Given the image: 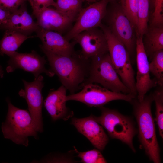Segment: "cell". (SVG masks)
Instances as JSON below:
<instances>
[{
	"label": "cell",
	"instance_id": "6da1fadb",
	"mask_svg": "<svg viewBox=\"0 0 163 163\" xmlns=\"http://www.w3.org/2000/svg\"><path fill=\"white\" fill-rule=\"evenodd\" d=\"M40 48L47 58L51 70L70 94L82 89V84L88 76L90 59H85L75 53L70 56H63Z\"/></svg>",
	"mask_w": 163,
	"mask_h": 163
},
{
	"label": "cell",
	"instance_id": "7a4b0ae2",
	"mask_svg": "<svg viewBox=\"0 0 163 163\" xmlns=\"http://www.w3.org/2000/svg\"><path fill=\"white\" fill-rule=\"evenodd\" d=\"M135 98L130 102L138 124L139 140L150 160L155 163H160V149L151 110L153 101L152 93L145 95L141 101Z\"/></svg>",
	"mask_w": 163,
	"mask_h": 163
},
{
	"label": "cell",
	"instance_id": "3957f363",
	"mask_svg": "<svg viewBox=\"0 0 163 163\" xmlns=\"http://www.w3.org/2000/svg\"><path fill=\"white\" fill-rule=\"evenodd\" d=\"M6 101L8 111L5 120L1 126L4 137L16 144L27 147L29 145V136H33L37 139H38L31 115L27 110L13 105L9 98L6 99Z\"/></svg>",
	"mask_w": 163,
	"mask_h": 163
},
{
	"label": "cell",
	"instance_id": "277c9868",
	"mask_svg": "<svg viewBox=\"0 0 163 163\" xmlns=\"http://www.w3.org/2000/svg\"><path fill=\"white\" fill-rule=\"evenodd\" d=\"M90 83L100 84L114 92L131 94L130 90L120 78L108 52L90 59L88 76L82 84V88L83 85Z\"/></svg>",
	"mask_w": 163,
	"mask_h": 163
},
{
	"label": "cell",
	"instance_id": "5b68a950",
	"mask_svg": "<svg viewBox=\"0 0 163 163\" xmlns=\"http://www.w3.org/2000/svg\"><path fill=\"white\" fill-rule=\"evenodd\" d=\"M100 27L106 38L108 52L113 67L122 81L130 91L131 94L136 96L135 72L129 53L109 28L102 24Z\"/></svg>",
	"mask_w": 163,
	"mask_h": 163
},
{
	"label": "cell",
	"instance_id": "8992f818",
	"mask_svg": "<svg viewBox=\"0 0 163 163\" xmlns=\"http://www.w3.org/2000/svg\"><path fill=\"white\" fill-rule=\"evenodd\" d=\"M101 115L94 118L107 131L110 137L121 141L127 145L136 152L133 144V139L137 131L132 119L113 109L101 106L99 107Z\"/></svg>",
	"mask_w": 163,
	"mask_h": 163
},
{
	"label": "cell",
	"instance_id": "52a82bcc",
	"mask_svg": "<svg viewBox=\"0 0 163 163\" xmlns=\"http://www.w3.org/2000/svg\"><path fill=\"white\" fill-rule=\"evenodd\" d=\"M82 89L78 93L67 96V101H75L90 107H99L115 100H122L130 102L136 96L131 94L114 92L99 86L97 83L85 85L82 86Z\"/></svg>",
	"mask_w": 163,
	"mask_h": 163
},
{
	"label": "cell",
	"instance_id": "ba28073f",
	"mask_svg": "<svg viewBox=\"0 0 163 163\" xmlns=\"http://www.w3.org/2000/svg\"><path fill=\"white\" fill-rule=\"evenodd\" d=\"M22 81L24 89L20 91L19 95L26 101L35 129L37 132L42 133L43 131L42 115L43 101L42 90L44 86L43 77L40 75L31 82L24 80Z\"/></svg>",
	"mask_w": 163,
	"mask_h": 163
},
{
	"label": "cell",
	"instance_id": "9c48e42d",
	"mask_svg": "<svg viewBox=\"0 0 163 163\" xmlns=\"http://www.w3.org/2000/svg\"><path fill=\"white\" fill-rule=\"evenodd\" d=\"M108 1L101 0L82 8L76 19L74 25L64 36L66 39L69 41L82 31L100 27L105 15Z\"/></svg>",
	"mask_w": 163,
	"mask_h": 163
},
{
	"label": "cell",
	"instance_id": "30bf717a",
	"mask_svg": "<svg viewBox=\"0 0 163 163\" xmlns=\"http://www.w3.org/2000/svg\"><path fill=\"white\" fill-rule=\"evenodd\" d=\"M10 59L6 68L7 72H14L17 69L32 73L35 78L42 73H45L49 77L53 76L55 74L50 70L46 69V61L44 57L32 50L29 53H20L15 51L8 55Z\"/></svg>",
	"mask_w": 163,
	"mask_h": 163
},
{
	"label": "cell",
	"instance_id": "8fae6325",
	"mask_svg": "<svg viewBox=\"0 0 163 163\" xmlns=\"http://www.w3.org/2000/svg\"><path fill=\"white\" fill-rule=\"evenodd\" d=\"M136 50L137 72L135 85L137 99L142 101L146 93L158 85L155 79H151L150 75L147 55L145 51L142 37L136 35Z\"/></svg>",
	"mask_w": 163,
	"mask_h": 163
},
{
	"label": "cell",
	"instance_id": "7c38bea8",
	"mask_svg": "<svg viewBox=\"0 0 163 163\" xmlns=\"http://www.w3.org/2000/svg\"><path fill=\"white\" fill-rule=\"evenodd\" d=\"M97 27L82 31L73 39L81 46L80 54L85 59H90L93 56L108 52L104 34Z\"/></svg>",
	"mask_w": 163,
	"mask_h": 163
},
{
	"label": "cell",
	"instance_id": "4fadbf2b",
	"mask_svg": "<svg viewBox=\"0 0 163 163\" xmlns=\"http://www.w3.org/2000/svg\"><path fill=\"white\" fill-rule=\"evenodd\" d=\"M71 123L95 147L100 151L104 150L109 138L103 127L95 120L92 115L83 118H73Z\"/></svg>",
	"mask_w": 163,
	"mask_h": 163
},
{
	"label": "cell",
	"instance_id": "5bb4252c",
	"mask_svg": "<svg viewBox=\"0 0 163 163\" xmlns=\"http://www.w3.org/2000/svg\"><path fill=\"white\" fill-rule=\"evenodd\" d=\"M110 24V28H109L112 33L124 45L129 54L132 53L135 46V27L121 9L113 11Z\"/></svg>",
	"mask_w": 163,
	"mask_h": 163
},
{
	"label": "cell",
	"instance_id": "9a60e30c",
	"mask_svg": "<svg viewBox=\"0 0 163 163\" xmlns=\"http://www.w3.org/2000/svg\"><path fill=\"white\" fill-rule=\"evenodd\" d=\"M37 37L41 40L40 47L51 53L63 56H70L75 52L76 43L70 42L62 34L57 32L39 28L36 31Z\"/></svg>",
	"mask_w": 163,
	"mask_h": 163
},
{
	"label": "cell",
	"instance_id": "2e32d148",
	"mask_svg": "<svg viewBox=\"0 0 163 163\" xmlns=\"http://www.w3.org/2000/svg\"><path fill=\"white\" fill-rule=\"evenodd\" d=\"M35 17L40 28L61 34L68 30L75 20L62 14L56 9L49 7L43 9Z\"/></svg>",
	"mask_w": 163,
	"mask_h": 163
},
{
	"label": "cell",
	"instance_id": "e0dca14e",
	"mask_svg": "<svg viewBox=\"0 0 163 163\" xmlns=\"http://www.w3.org/2000/svg\"><path fill=\"white\" fill-rule=\"evenodd\" d=\"M67 90L62 85L57 90L50 91L43 102L44 107L53 121L66 120L73 114L66 105Z\"/></svg>",
	"mask_w": 163,
	"mask_h": 163
},
{
	"label": "cell",
	"instance_id": "ac0fdd59",
	"mask_svg": "<svg viewBox=\"0 0 163 163\" xmlns=\"http://www.w3.org/2000/svg\"><path fill=\"white\" fill-rule=\"evenodd\" d=\"M39 27L28 13L25 2L11 13L6 21L0 25V28L15 30L29 35L36 32Z\"/></svg>",
	"mask_w": 163,
	"mask_h": 163
},
{
	"label": "cell",
	"instance_id": "d6986e66",
	"mask_svg": "<svg viewBox=\"0 0 163 163\" xmlns=\"http://www.w3.org/2000/svg\"><path fill=\"white\" fill-rule=\"evenodd\" d=\"M34 37L14 30H5L3 37L0 40V55H8L16 51L25 40Z\"/></svg>",
	"mask_w": 163,
	"mask_h": 163
},
{
	"label": "cell",
	"instance_id": "ffe728a7",
	"mask_svg": "<svg viewBox=\"0 0 163 163\" xmlns=\"http://www.w3.org/2000/svg\"><path fill=\"white\" fill-rule=\"evenodd\" d=\"M146 54L151 58L156 52L163 49L162 26H152L148 32L144 44Z\"/></svg>",
	"mask_w": 163,
	"mask_h": 163
},
{
	"label": "cell",
	"instance_id": "44dd1931",
	"mask_svg": "<svg viewBox=\"0 0 163 163\" xmlns=\"http://www.w3.org/2000/svg\"><path fill=\"white\" fill-rule=\"evenodd\" d=\"M84 0H56V9L62 14L75 20L82 9Z\"/></svg>",
	"mask_w": 163,
	"mask_h": 163
},
{
	"label": "cell",
	"instance_id": "7402d4cb",
	"mask_svg": "<svg viewBox=\"0 0 163 163\" xmlns=\"http://www.w3.org/2000/svg\"><path fill=\"white\" fill-rule=\"evenodd\" d=\"M149 11V0H139L137 13V25L136 30V35L142 37L147 32Z\"/></svg>",
	"mask_w": 163,
	"mask_h": 163
},
{
	"label": "cell",
	"instance_id": "603a6c76",
	"mask_svg": "<svg viewBox=\"0 0 163 163\" xmlns=\"http://www.w3.org/2000/svg\"><path fill=\"white\" fill-rule=\"evenodd\" d=\"M149 69L155 76L158 85L163 86V50L155 52L151 57Z\"/></svg>",
	"mask_w": 163,
	"mask_h": 163
},
{
	"label": "cell",
	"instance_id": "cb8c5ba5",
	"mask_svg": "<svg viewBox=\"0 0 163 163\" xmlns=\"http://www.w3.org/2000/svg\"><path fill=\"white\" fill-rule=\"evenodd\" d=\"M159 87L152 93L153 101L156 108L155 117L154 120L158 125L160 136L163 138V88Z\"/></svg>",
	"mask_w": 163,
	"mask_h": 163
},
{
	"label": "cell",
	"instance_id": "d4e9b609",
	"mask_svg": "<svg viewBox=\"0 0 163 163\" xmlns=\"http://www.w3.org/2000/svg\"><path fill=\"white\" fill-rule=\"evenodd\" d=\"M139 0H121V9L136 30Z\"/></svg>",
	"mask_w": 163,
	"mask_h": 163
},
{
	"label": "cell",
	"instance_id": "484cf974",
	"mask_svg": "<svg viewBox=\"0 0 163 163\" xmlns=\"http://www.w3.org/2000/svg\"><path fill=\"white\" fill-rule=\"evenodd\" d=\"M75 152L78 154V157L81 160L80 162L84 163H107L100 151L93 149L83 152H78L75 148Z\"/></svg>",
	"mask_w": 163,
	"mask_h": 163
},
{
	"label": "cell",
	"instance_id": "4316f807",
	"mask_svg": "<svg viewBox=\"0 0 163 163\" xmlns=\"http://www.w3.org/2000/svg\"><path fill=\"white\" fill-rule=\"evenodd\" d=\"M163 23V0H154V10L152 15V25L162 26Z\"/></svg>",
	"mask_w": 163,
	"mask_h": 163
},
{
	"label": "cell",
	"instance_id": "83f0119b",
	"mask_svg": "<svg viewBox=\"0 0 163 163\" xmlns=\"http://www.w3.org/2000/svg\"><path fill=\"white\" fill-rule=\"evenodd\" d=\"M33 9V14L35 16L44 8L53 6L55 7L56 2L54 0H27Z\"/></svg>",
	"mask_w": 163,
	"mask_h": 163
},
{
	"label": "cell",
	"instance_id": "f1b7e54d",
	"mask_svg": "<svg viewBox=\"0 0 163 163\" xmlns=\"http://www.w3.org/2000/svg\"><path fill=\"white\" fill-rule=\"evenodd\" d=\"M27 0H0V8L11 13Z\"/></svg>",
	"mask_w": 163,
	"mask_h": 163
},
{
	"label": "cell",
	"instance_id": "f546056e",
	"mask_svg": "<svg viewBox=\"0 0 163 163\" xmlns=\"http://www.w3.org/2000/svg\"><path fill=\"white\" fill-rule=\"evenodd\" d=\"M11 14L0 8V25L6 21Z\"/></svg>",
	"mask_w": 163,
	"mask_h": 163
},
{
	"label": "cell",
	"instance_id": "4dcf8cb0",
	"mask_svg": "<svg viewBox=\"0 0 163 163\" xmlns=\"http://www.w3.org/2000/svg\"><path fill=\"white\" fill-rule=\"evenodd\" d=\"M4 71L2 66L0 65V78H2L3 76Z\"/></svg>",
	"mask_w": 163,
	"mask_h": 163
},
{
	"label": "cell",
	"instance_id": "1f68e13d",
	"mask_svg": "<svg viewBox=\"0 0 163 163\" xmlns=\"http://www.w3.org/2000/svg\"><path fill=\"white\" fill-rule=\"evenodd\" d=\"M84 1H86L89 2H95L97 0H84Z\"/></svg>",
	"mask_w": 163,
	"mask_h": 163
},
{
	"label": "cell",
	"instance_id": "d6a6232c",
	"mask_svg": "<svg viewBox=\"0 0 163 163\" xmlns=\"http://www.w3.org/2000/svg\"><path fill=\"white\" fill-rule=\"evenodd\" d=\"M108 0L109 1V0Z\"/></svg>",
	"mask_w": 163,
	"mask_h": 163
}]
</instances>
